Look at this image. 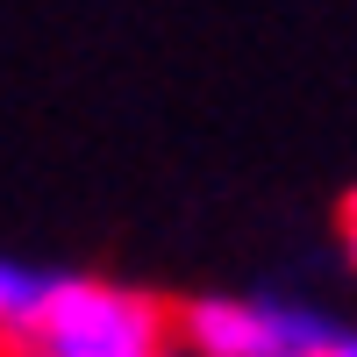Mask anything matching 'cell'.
Returning a JSON list of instances; mask_svg holds the SVG:
<instances>
[{"label": "cell", "instance_id": "obj_1", "mask_svg": "<svg viewBox=\"0 0 357 357\" xmlns=\"http://www.w3.org/2000/svg\"><path fill=\"white\" fill-rule=\"evenodd\" d=\"M172 307L100 272H50L43 301L8 329V357H165Z\"/></svg>", "mask_w": 357, "mask_h": 357}, {"label": "cell", "instance_id": "obj_2", "mask_svg": "<svg viewBox=\"0 0 357 357\" xmlns=\"http://www.w3.org/2000/svg\"><path fill=\"white\" fill-rule=\"evenodd\" d=\"M50 286V264H22V257H0V329H15V321L43 301Z\"/></svg>", "mask_w": 357, "mask_h": 357}, {"label": "cell", "instance_id": "obj_3", "mask_svg": "<svg viewBox=\"0 0 357 357\" xmlns=\"http://www.w3.org/2000/svg\"><path fill=\"white\" fill-rule=\"evenodd\" d=\"M314 357H357V329H350V321H329V336H321Z\"/></svg>", "mask_w": 357, "mask_h": 357}, {"label": "cell", "instance_id": "obj_4", "mask_svg": "<svg viewBox=\"0 0 357 357\" xmlns=\"http://www.w3.org/2000/svg\"><path fill=\"white\" fill-rule=\"evenodd\" d=\"M343 257L357 264V186H350V200H343Z\"/></svg>", "mask_w": 357, "mask_h": 357}, {"label": "cell", "instance_id": "obj_5", "mask_svg": "<svg viewBox=\"0 0 357 357\" xmlns=\"http://www.w3.org/2000/svg\"><path fill=\"white\" fill-rule=\"evenodd\" d=\"M165 357H200V350H186V343H165Z\"/></svg>", "mask_w": 357, "mask_h": 357}, {"label": "cell", "instance_id": "obj_6", "mask_svg": "<svg viewBox=\"0 0 357 357\" xmlns=\"http://www.w3.org/2000/svg\"><path fill=\"white\" fill-rule=\"evenodd\" d=\"M0 357H8V329H0Z\"/></svg>", "mask_w": 357, "mask_h": 357}]
</instances>
